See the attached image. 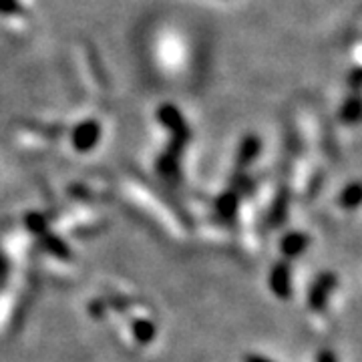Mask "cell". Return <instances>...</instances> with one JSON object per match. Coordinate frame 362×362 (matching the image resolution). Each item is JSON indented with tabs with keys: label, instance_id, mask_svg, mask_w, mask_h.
I'll list each match as a JSON object with an SVG mask.
<instances>
[{
	"label": "cell",
	"instance_id": "cell-8",
	"mask_svg": "<svg viewBox=\"0 0 362 362\" xmlns=\"http://www.w3.org/2000/svg\"><path fill=\"white\" fill-rule=\"evenodd\" d=\"M40 244H42V247L51 254V256H54V258L59 259H71L73 258V252H71V247L66 246L65 242L59 238V235H54V233H42L40 235Z\"/></svg>",
	"mask_w": 362,
	"mask_h": 362
},
{
	"label": "cell",
	"instance_id": "cell-14",
	"mask_svg": "<svg viewBox=\"0 0 362 362\" xmlns=\"http://www.w3.org/2000/svg\"><path fill=\"white\" fill-rule=\"evenodd\" d=\"M23 6L18 0H0V14L4 16H13V14H23Z\"/></svg>",
	"mask_w": 362,
	"mask_h": 362
},
{
	"label": "cell",
	"instance_id": "cell-13",
	"mask_svg": "<svg viewBox=\"0 0 362 362\" xmlns=\"http://www.w3.org/2000/svg\"><path fill=\"white\" fill-rule=\"evenodd\" d=\"M26 228H28V232H33L35 235H42V233H47V220H45V216H40V214H28L26 216Z\"/></svg>",
	"mask_w": 362,
	"mask_h": 362
},
{
	"label": "cell",
	"instance_id": "cell-18",
	"mask_svg": "<svg viewBox=\"0 0 362 362\" xmlns=\"http://www.w3.org/2000/svg\"><path fill=\"white\" fill-rule=\"evenodd\" d=\"M246 362H272V361L264 358V356H259V354H247Z\"/></svg>",
	"mask_w": 362,
	"mask_h": 362
},
{
	"label": "cell",
	"instance_id": "cell-11",
	"mask_svg": "<svg viewBox=\"0 0 362 362\" xmlns=\"http://www.w3.org/2000/svg\"><path fill=\"white\" fill-rule=\"evenodd\" d=\"M358 204H361V185L352 183L340 194V206L346 209H354V207H358Z\"/></svg>",
	"mask_w": 362,
	"mask_h": 362
},
{
	"label": "cell",
	"instance_id": "cell-16",
	"mask_svg": "<svg viewBox=\"0 0 362 362\" xmlns=\"http://www.w3.org/2000/svg\"><path fill=\"white\" fill-rule=\"evenodd\" d=\"M318 362H337V356L330 350H324L318 354Z\"/></svg>",
	"mask_w": 362,
	"mask_h": 362
},
{
	"label": "cell",
	"instance_id": "cell-5",
	"mask_svg": "<svg viewBox=\"0 0 362 362\" xmlns=\"http://www.w3.org/2000/svg\"><path fill=\"white\" fill-rule=\"evenodd\" d=\"M308 246H310V238L306 233L290 232L282 238L280 250H282V254H284L286 258H298V256H302L308 250Z\"/></svg>",
	"mask_w": 362,
	"mask_h": 362
},
{
	"label": "cell",
	"instance_id": "cell-15",
	"mask_svg": "<svg viewBox=\"0 0 362 362\" xmlns=\"http://www.w3.org/2000/svg\"><path fill=\"white\" fill-rule=\"evenodd\" d=\"M105 310H107V304H105L103 300H95V302L89 306V312L93 314V316H97V318H99V316H101V312Z\"/></svg>",
	"mask_w": 362,
	"mask_h": 362
},
{
	"label": "cell",
	"instance_id": "cell-3",
	"mask_svg": "<svg viewBox=\"0 0 362 362\" xmlns=\"http://www.w3.org/2000/svg\"><path fill=\"white\" fill-rule=\"evenodd\" d=\"M157 117L171 131V139H181V141H187L189 139L187 121L183 119L181 111L175 105H161L159 111H157Z\"/></svg>",
	"mask_w": 362,
	"mask_h": 362
},
{
	"label": "cell",
	"instance_id": "cell-4",
	"mask_svg": "<svg viewBox=\"0 0 362 362\" xmlns=\"http://www.w3.org/2000/svg\"><path fill=\"white\" fill-rule=\"evenodd\" d=\"M270 288L272 292L282 300L292 296V276H290V266L286 262H280L272 268Z\"/></svg>",
	"mask_w": 362,
	"mask_h": 362
},
{
	"label": "cell",
	"instance_id": "cell-1",
	"mask_svg": "<svg viewBox=\"0 0 362 362\" xmlns=\"http://www.w3.org/2000/svg\"><path fill=\"white\" fill-rule=\"evenodd\" d=\"M101 139V125L99 121L95 119H87V121H81L77 127L71 133V141L73 147L81 151V153H87L90 149H95V145Z\"/></svg>",
	"mask_w": 362,
	"mask_h": 362
},
{
	"label": "cell",
	"instance_id": "cell-7",
	"mask_svg": "<svg viewBox=\"0 0 362 362\" xmlns=\"http://www.w3.org/2000/svg\"><path fill=\"white\" fill-rule=\"evenodd\" d=\"M259 149H262V141H259L256 135H247V137H244V141H242L240 149H238V168H250L252 161L258 157Z\"/></svg>",
	"mask_w": 362,
	"mask_h": 362
},
{
	"label": "cell",
	"instance_id": "cell-17",
	"mask_svg": "<svg viewBox=\"0 0 362 362\" xmlns=\"http://www.w3.org/2000/svg\"><path fill=\"white\" fill-rule=\"evenodd\" d=\"M358 85H361V69H354L352 71V87L358 89Z\"/></svg>",
	"mask_w": 362,
	"mask_h": 362
},
{
	"label": "cell",
	"instance_id": "cell-9",
	"mask_svg": "<svg viewBox=\"0 0 362 362\" xmlns=\"http://www.w3.org/2000/svg\"><path fill=\"white\" fill-rule=\"evenodd\" d=\"M216 209L220 214V218L223 220H232L235 216V209H238V194L235 192H226L218 197V204H216Z\"/></svg>",
	"mask_w": 362,
	"mask_h": 362
},
{
	"label": "cell",
	"instance_id": "cell-6",
	"mask_svg": "<svg viewBox=\"0 0 362 362\" xmlns=\"http://www.w3.org/2000/svg\"><path fill=\"white\" fill-rule=\"evenodd\" d=\"M131 332H133V338L137 344L141 346H147L151 344L157 337V326L156 322L147 320V318H133L131 320Z\"/></svg>",
	"mask_w": 362,
	"mask_h": 362
},
{
	"label": "cell",
	"instance_id": "cell-10",
	"mask_svg": "<svg viewBox=\"0 0 362 362\" xmlns=\"http://www.w3.org/2000/svg\"><path fill=\"white\" fill-rule=\"evenodd\" d=\"M340 119L344 123H356L361 119V99L358 97L346 99V103L340 109Z\"/></svg>",
	"mask_w": 362,
	"mask_h": 362
},
{
	"label": "cell",
	"instance_id": "cell-12",
	"mask_svg": "<svg viewBox=\"0 0 362 362\" xmlns=\"http://www.w3.org/2000/svg\"><path fill=\"white\" fill-rule=\"evenodd\" d=\"M286 206H288V194L286 192H280L274 206H272V214H270V221L272 223H280V221L286 218Z\"/></svg>",
	"mask_w": 362,
	"mask_h": 362
},
{
	"label": "cell",
	"instance_id": "cell-2",
	"mask_svg": "<svg viewBox=\"0 0 362 362\" xmlns=\"http://www.w3.org/2000/svg\"><path fill=\"white\" fill-rule=\"evenodd\" d=\"M337 274L332 272H324L318 276V280L312 284L310 294H308V306L314 312H320L326 308V302L332 294V290L337 288Z\"/></svg>",
	"mask_w": 362,
	"mask_h": 362
}]
</instances>
